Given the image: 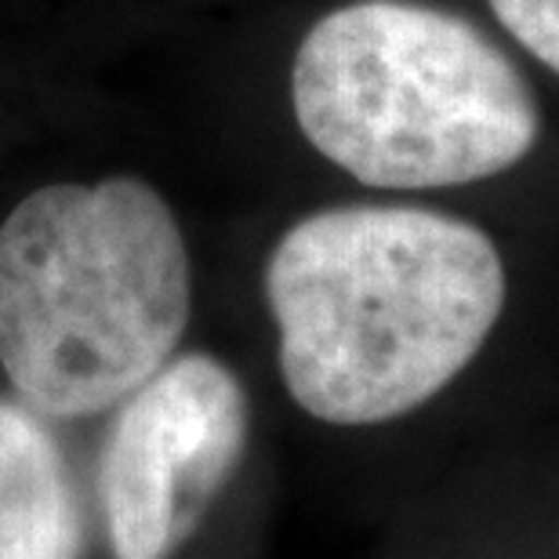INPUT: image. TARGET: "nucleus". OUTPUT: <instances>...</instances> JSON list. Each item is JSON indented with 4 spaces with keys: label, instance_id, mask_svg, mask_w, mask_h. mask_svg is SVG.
<instances>
[{
    "label": "nucleus",
    "instance_id": "obj_1",
    "mask_svg": "<svg viewBox=\"0 0 559 559\" xmlns=\"http://www.w3.org/2000/svg\"><path fill=\"white\" fill-rule=\"evenodd\" d=\"M265 301L290 400L364 429L429 404L476 360L506 306V265L465 218L345 204L276 240Z\"/></svg>",
    "mask_w": 559,
    "mask_h": 559
},
{
    "label": "nucleus",
    "instance_id": "obj_2",
    "mask_svg": "<svg viewBox=\"0 0 559 559\" xmlns=\"http://www.w3.org/2000/svg\"><path fill=\"white\" fill-rule=\"evenodd\" d=\"M193 262L135 175L51 182L0 222V371L44 418H92L178 353Z\"/></svg>",
    "mask_w": 559,
    "mask_h": 559
},
{
    "label": "nucleus",
    "instance_id": "obj_3",
    "mask_svg": "<svg viewBox=\"0 0 559 559\" xmlns=\"http://www.w3.org/2000/svg\"><path fill=\"white\" fill-rule=\"evenodd\" d=\"M301 135L356 182L443 189L495 178L538 142V103L473 22L415 0H353L295 51Z\"/></svg>",
    "mask_w": 559,
    "mask_h": 559
},
{
    "label": "nucleus",
    "instance_id": "obj_4",
    "mask_svg": "<svg viewBox=\"0 0 559 559\" xmlns=\"http://www.w3.org/2000/svg\"><path fill=\"white\" fill-rule=\"evenodd\" d=\"M251 404L211 353L171 356L114 407L98 451V512L114 559H175L248 451Z\"/></svg>",
    "mask_w": 559,
    "mask_h": 559
},
{
    "label": "nucleus",
    "instance_id": "obj_5",
    "mask_svg": "<svg viewBox=\"0 0 559 559\" xmlns=\"http://www.w3.org/2000/svg\"><path fill=\"white\" fill-rule=\"evenodd\" d=\"M51 418L0 396V559H87V520Z\"/></svg>",
    "mask_w": 559,
    "mask_h": 559
},
{
    "label": "nucleus",
    "instance_id": "obj_6",
    "mask_svg": "<svg viewBox=\"0 0 559 559\" xmlns=\"http://www.w3.org/2000/svg\"><path fill=\"white\" fill-rule=\"evenodd\" d=\"M490 11L534 59L559 73V0H490Z\"/></svg>",
    "mask_w": 559,
    "mask_h": 559
}]
</instances>
